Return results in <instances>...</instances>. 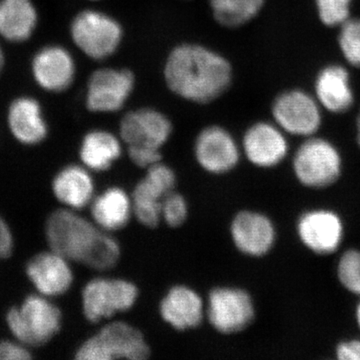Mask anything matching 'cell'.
<instances>
[{"label": "cell", "instance_id": "obj_1", "mask_svg": "<svg viewBox=\"0 0 360 360\" xmlns=\"http://www.w3.org/2000/svg\"><path fill=\"white\" fill-rule=\"evenodd\" d=\"M45 236L51 250L97 270L112 269L120 262L122 248L110 232L99 229L77 210L60 208L47 217Z\"/></svg>", "mask_w": 360, "mask_h": 360}, {"label": "cell", "instance_id": "obj_2", "mask_svg": "<svg viewBox=\"0 0 360 360\" xmlns=\"http://www.w3.org/2000/svg\"><path fill=\"white\" fill-rule=\"evenodd\" d=\"M231 63L205 46L181 44L168 56L165 79L174 94L191 103H210L231 85Z\"/></svg>", "mask_w": 360, "mask_h": 360}, {"label": "cell", "instance_id": "obj_3", "mask_svg": "<svg viewBox=\"0 0 360 360\" xmlns=\"http://www.w3.org/2000/svg\"><path fill=\"white\" fill-rule=\"evenodd\" d=\"M6 323L11 335L27 347L46 345L60 331V309L41 295H30L20 305L8 310Z\"/></svg>", "mask_w": 360, "mask_h": 360}, {"label": "cell", "instance_id": "obj_4", "mask_svg": "<svg viewBox=\"0 0 360 360\" xmlns=\"http://www.w3.org/2000/svg\"><path fill=\"white\" fill-rule=\"evenodd\" d=\"M151 349L143 333L129 322L110 321L75 352L78 360H144Z\"/></svg>", "mask_w": 360, "mask_h": 360}, {"label": "cell", "instance_id": "obj_5", "mask_svg": "<svg viewBox=\"0 0 360 360\" xmlns=\"http://www.w3.org/2000/svg\"><path fill=\"white\" fill-rule=\"evenodd\" d=\"M136 284L116 277H96L85 284L82 292V311L87 321L99 323L129 311L139 300Z\"/></svg>", "mask_w": 360, "mask_h": 360}, {"label": "cell", "instance_id": "obj_6", "mask_svg": "<svg viewBox=\"0 0 360 360\" xmlns=\"http://www.w3.org/2000/svg\"><path fill=\"white\" fill-rule=\"evenodd\" d=\"M71 39L79 51L94 60H103L112 56L122 39L120 23L101 11H82L73 18Z\"/></svg>", "mask_w": 360, "mask_h": 360}, {"label": "cell", "instance_id": "obj_7", "mask_svg": "<svg viewBox=\"0 0 360 360\" xmlns=\"http://www.w3.org/2000/svg\"><path fill=\"white\" fill-rule=\"evenodd\" d=\"M205 315L217 333L236 335L255 319V304L250 293L243 288L217 286L208 293Z\"/></svg>", "mask_w": 360, "mask_h": 360}, {"label": "cell", "instance_id": "obj_8", "mask_svg": "<svg viewBox=\"0 0 360 360\" xmlns=\"http://www.w3.org/2000/svg\"><path fill=\"white\" fill-rule=\"evenodd\" d=\"M177 177L172 167L160 162L146 169L135 184L131 195L134 217L148 229H155L161 221V202L175 191Z\"/></svg>", "mask_w": 360, "mask_h": 360}, {"label": "cell", "instance_id": "obj_9", "mask_svg": "<svg viewBox=\"0 0 360 360\" xmlns=\"http://www.w3.org/2000/svg\"><path fill=\"white\" fill-rule=\"evenodd\" d=\"M293 168L296 176L304 186L315 188L328 186L340 176V153L324 139H309L295 153Z\"/></svg>", "mask_w": 360, "mask_h": 360}, {"label": "cell", "instance_id": "obj_10", "mask_svg": "<svg viewBox=\"0 0 360 360\" xmlns=\"http://www.w3.org/2000/svg\"><path fill=\"white\" fill-rule=\"evenodd\" d=\"M134 89V75L129 70H96L87 84L86 108L94 112H115L124 106Z\"/></svg>", "mask_w": 360, "mask_h": 360}, {"label": "cell", "instance_id": "obj_11", "mask_svg": "<svg viewBox=\"0 0 360 360\" xmlns=\"http://www.w3.org/2000/svg\"><path fill=\"white\" fill-rule=\"evenodd\" d=\"M272 115L284 131L300 136H309L321 127L319 101L302 90H290L277 97Z\"/></svg>", "mask_w": 360, "mask_h": 360}, {"label": "cell", "instance_id": "obj_12", "mask_svg": "<svg viewBox=\"0 0 360 360\" xmlns=\"http://www.w3.org/2000/svg\"><path fill=\"white\" fill-rule=\"evenodd\" d=\"M194 156L206 172L222 175L236 167L240 155L233 136L224 127L214 125L205 127L196 137Z\"/></svg>", "mask_w": 360, "mask_h": 360}, {"label": "cell", "instance_id": "obj_13", "mask_svg": "<svg viewBox=\"0 0 360 360\" xmlns=\"http://www.w3.org/2000/svg\"><path fill=\"white\" fill-rule=\"evenodd\" d=\"M172 134V124L167 116L151 108L130 111L120 125V139L127 148L141 146L160 149Z\"/></svg>", "mask_w": 360, "mask_h": 360}, {"label": "cell", "instance_id": "obj_14", "mask_svg": "<svg viewBox=\"0 0 360 360\" xmlns=\"http://www.w3.org/2000/svg\"><path fill=\"white\" fill-rule=\"evenodd\" d=\"M25 272L39 295L49 298L65 295L75 281L70 260L51 250L30 258Z\"/></svg>", "mask_w": 360, "mask_h": 360}, {"label": "cell", "instance_id": "obj_15", "mask_svg": "<svg viewBox=\"0 0 360 360\" xmlns=\"http://www.w3.org/2000/svg\"><path fill=\"white\" fill-rule=\"evenodd\" d=\"M229 232L236 250L248 257H264L276 240V229L269 217L251 210L236 213Z\"/></svg>", "mask_w": 360, "mask_h": 360}, {"label": "cell", "instance_id": "obj_16", "mask_svg": "<svg viewBox=\"0 0 360 360\" xmlns=\"http://www.w3.org/2000/svg\"><path fill=\"white\" fill-rule=\"evenodd\" d=\"M32 72L33 79L42 89L65 91L75 80V59L65 47L47 45L33 56Z\"/></svg>", "mask_w": 360, "mask_h": 360}, {"label": "cell", "instance_id": "obj_17", "mask_svg": "<svg viewBox=\"0 0 360 360\" xmlns=\"http://www.w3.org/2000/svg\"><path fill=\"white\" fill-rule=\"evenodd\" d=\"M205 309L202 297L184 284L170 288L160 303L161 319L177 331L198 328L205 319Z\"/></svg>", "mask_w": 360, "mask_h": 360}, {"label": "cell", "instance_id": "obj_18", "mask_svg": "<svg viewBox=\"0 0 360 360\" xmlns=\"http://www.w3.org/2000/svg\"><path fill=\"white\" fill-rule=\"evenodd\" d=\"M243 153L255 167H276L288 153V141L281 130L267 122H258L246 130Z\"/></svg>", "mask_w": 360, "mask_h": 360}, {"label": "cell", "instance_id": "obj_19", "mask_svg": "<svg viewBox=\"0 0 360 360\" xmlns=\"http://www.w3.org/2000/svg\"><path fill=\"white\" fill-rule=\"evenodd\" d=\"M298 234L309 250L319 255L333 252L342 239L340 217L328 210H315L302 215L298 222Z\"/></svg>", "mask_w": 360, "mask_h": 360}, {"label": "cell", "instance_id": "obj_20", "mask_svg": "<svg viewBox=\"0 0 360 360\" xmlns=\"http://www.w3.org/2000/svg\"><path fill=\"white\" fill-rule=\"evenodd\" d=\"M7 123L14 139L25 146L41 143L49 134L41 105L30 96H20L11 103Z\"/></svg>", "mask_w": 360, "mask_h": 360}, {"label": "cell", "instance_id": "obj_21", "mask_svg": "<svg viewBox=\"0 0 360 360\" xmlns=\"http://www.w3.org/2000/svg\"><path fill=\"white\" fill-rule=\"evenodd\" d=\"M51 188L61 205L77 212L89 206L96 196L91 172L84 165H71L59 170L52 180Z\"/></svg>", "mask_w": 360, "mask_h": 360}, {"label": "cell", "instance_id": "obj_22", "mask_svg": "<svg viewBox=\"0 0 360 360\" xmlns=\"http://www.w3.org/2000/svg\"><path fill=\"white\" fill-rule=\"evenodd\" d=\"M91 220L103 231H122L134 217L131 195L120 186H110L96 194L89 205Z\"/></svg>", "mask_w": 360, "mask_h": 360}, {"label": "cell", "instance_id": "obj_23", "mask_svg": "<svg viewBox=\"0 0 360 360\" xmlns=\"http://www.w3.org/2000/svg\"><path fill=\"white\" fill-rule=\"evenodd\" d=\"M39 13L32 0H0V37L20 44L32 37Z\"/></svg>", "mask_w": 360, "mask_h": 360}, {"label": "cell", "instance_id": "obj_24", "mask_svg": "<svg viewBox=\"0 0 360 360\" xmlns=\"http://www.w3.org/2000/svg\"><path fill=\"white\" fill-rule=\"evenodd\" d=\"M315 94L319 103L331 112H345L354 103L349 75L342 66L330 65L322 70L315 82Z\"/></svg>", "mask_w": 360, "mask_h": 360}, {"label": "cell", "instance_id": "obj_25", "mask_svg": "<svg viewBox=\"0 0 360 360\" xmlns=\"http://www.w3.org/2000/svg\"><path fill=\"white\" fill-rule=\"evenodd\" d=\"M122 155V139L105 130L89 131L80 144V160L90 172H103L110 169Z\"/></svg>", "mask_w": 360, "mask_h": 360}, {"label": "cell", "instance_id": "obj_26", "mask_svg": "<svg viewBox=\"0 0 360 360\" xmlns=\"http://www.w3.org/2000/svg\"><path fill=\"white\" fill-rule=\"evenodd\" d=\"M264 4V0H210L214 20L229 28L250 22L262 11Z\"/></svg>", "mask_w": 360, "mask_h": 360}, {"label": "cell", "instance_id": "obj_27", "mask_svg": "<svg viewBox=\"0 0 360 360\" xmlns=\"http://www.w3.org/2000/svg\"><path fill=\"white\" fill-rule=\"evenodd\" d=\"M340 26V51L350 65L360 68V20H347Z\"/></svg>", "mask_w": 360, "mask_h": 360}, {"label": "cell", "instance_id": "obj_28", "mask_svg": "<svg viewBox=\"0 0 360 360\" xmlns=\"http://www.w3.org/2000/svg\"><path fill=\"white\" fill-rule=\"evenodd\" d=\"M188 210L186 198L176 191H172L161 202V221L172 229H177L186 224Z\"/></svg>", "mask_w": 360, "mask_h": 360}, {"label": "cell", "instance_id": "obj_29", "mask_svg": "<svg viewBox=\"0 0 360 360\" xmlns=\"http://www.w3.org/2000/svg\"><path fill=\"white\" fill-rule=\"evenodd\" d=\"M338 277L347 290L360 295V252L349 250L341 257Z\"/></svg>", "mask_w": 360, "mask_h": 360}, {"label": "cell", "instance_id": "obj_30", "mask_svg": "<svg viewBox=\"0 0 360 360\" xmlns=\"http://www.w3.org/2000/svg\"><path fill=\"white\" fill-rule=\"evenodd\" d=\"M350 4L352 0H316L319 18L326 25H343L349 20Z\"/></svg>", "mask_w": 360, "mask_h": 360}, {"label": "cell", "instance_id": "obj_31", "mask_svg": "<svg viewBox=\"0 0 360 360\" xmlns=\"http://www.w3.org/2000/svg\"><path fill=\"white\" fill-rule=\"evenodd\" d=\"M130 160L136 167L148 169L161 162L162 155L160 149L141 148V146H130L127 148Z\"/></svg>", "mask_w": 360, "mask_h": 360}, {"label": "cell", "instance_id": "obj_32", "mask_svg": "<svg viewBox=\"0 0 360 360\" xmlns=\"http://www.w3.org/2000/svg\"><path fill=\"white\" fill-rule=\"evenodd\" d=\"M32 357L28 347L20 341H0V360H25Z\"/></svg>", "mask_w": 360, "mask_h": 360}, {"label": "cell", "instance_id": "obj_33", "mask_svg": "<svg viewBox=\"0 0 360 360\" xmlns=\"http://www.w3.org/2000/svg\"><path fill=\"white\" fill-rule=\"evenodd\" d=\"M13 245V232L6 220L0 217V259L11 257Z\"/></svg>", "mask_w": 360, "mask_h": 360}, {"label": "cell", "instance_id": "obj_34", "mask_svg": "<svg viewBox=\"0 0 360 360\" xmlns=\"http://www.w3.org/2000/svg\"><path fill=\"white\" fill-rule=\"evenodd\" d=\"M336 354L341 360H360V341L352 340L340 343L336 349Z\"/></svg>", "mask_w": 360, "mask_h": 360}, {"label": "cell", "instance_id": "obj_35", "mask_svg": "<svg viewBox=\"0 0 360 360\" xmlns=\"http://www.w3.org/2000/svg\"><path fill=\"white\" fill-rule=\"evenodd\" d=\"M4 66V53L2 51L1 46H0V72H1L2 68Z\"/></svg>", "mask_w": 360, "mask_h": 360}, {"label": "cell", "instance_id": "obj_36", "mask_svg": "<svg viewBox=\"0 0 360 360\" xmlns=\"http://www.w3.org/2000/svg\"><path fill=\"white\" fill-rule=\"evenodd\" d=\"M357 139H359V143L360 146V113L359 118H357Z\"/></svg>", "mask_w": 360, "mask_h": 360}, {"label": "cell", "instance_id": "obj_37", "mask_svg": "<svg viewBox=\"0 0 360 360\" xmlns=\"http://www.w3.org/2000/svg\"><path fill=\"white\" fill-rule=\"evenodd\" d=\"M357 322H359V328H360V304L359 305V309H357Z\"/></svg>", "mask_w": 360, "mask_h": 360}, {"label": "cell", "instance_id": "obj_38", "mask_svg": "<svg viewBox=\"0 0 360 360\" xmlns=\"http://www.w3.org/2000/svg\"><path fill=\"white\" fill-rule=\"evenodd\" d=\"M94 1H98V0H94Z\"/></svg>", "mask_w": 360, "mask_h": 360}]
</instances>
